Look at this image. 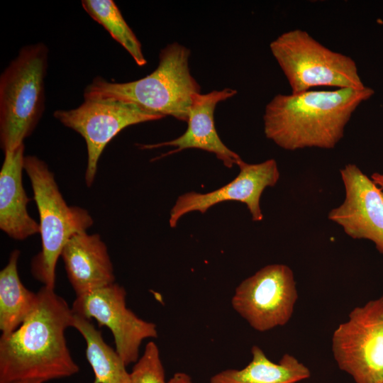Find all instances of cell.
Listing matches in <instances>:
<instances>
[{
  "mask_svg": "<svg viewBox=\"0 0 383 383\" xmlns=\"http://www.w3.org/2000/svg\"><path fill=\"white\" fill-rule=\"evenodd\" d=\"M32 313L13 333L0 338V383L68 377L79 367L68 349L65 331L73 311L55 289L43 286Z\"/></svg>",
  "mask_w": 383,
  "mask_h": 383,
  "instance_id": "1",
  "label": "cell"
},
{
  "mask_svg": "<svg viewBox=\"0 0 383 383\" xmlns=\"http://www.w3.org/2000/svg\"><path fill=\"white\" fill-rule=\"evenodd\" d=\"M374 94L368 87L278 94L265 109V135L286 150L332 149L357 108Z\"/></svg>",
  "mask_w": 383,
  "mask_h": 383,
  "instance_id": "2",
  "label": "cell"
},
{
  "mask_svg": "<svg viewBox=\"0 0 383 383\" xmlns=\"http://www.w3.org/2000/svg\"><path fill=\"white\" fill-rule=\"evenodd\" d=\"M190 54L187 47L171 43L161 49L158 66L151 74L121 83L96 77L85 88L84 98L127 101L149 112L187 122L192 96L201 89L189 70Z\"/></svg>",
  "mask_w": 383,
  "mask_h": 383,
  "instance_id": "3",
  "label": "cell"
},
{
  "mask_svg": "<svg viewBox=\"0 0 383 383\" xmlns=\"http://www.w3.org/2000/svg\"><path fill=\"white\" fill-rule=\"evenodd\" d=\"M48 48L43 43L23 47L0 76V143L4 152L23 143L45 110Z\"/></svg>",
  "mask_w": 383,
  "mask_h": 383,
  "instance_id": "4",
  "label": "cell"
},
{
  "mask_svg": "<svg viewBox=\"0 0 383 383\" xmlns=\"http://www.w3.org/2000/svg\"><path fill=\"white\" fill-rule=\"evenodd\" d=\"M26 170L40 216L42 249L31 262L33 277L55 289V269L63 248L74 235L86 231L94 221L87 210L70 206L61 194L54 174L36 156L24 158Z\"/></svg>",
  "mask_w": 383,
  "mask_h": 383,
  "instance_id": "5",
  "label": "cell"
},
{
  "mask_svg": "<svg viewBox=\"0 0 383 383\" xmlns=\"http://www.w3.org/2000/svg\"><path fill=\"white\" fill-rule=\"evenodd\" d=\"M270 51L286 77L292 94L316 87L362 89L355 62L349 56L324 46L308 32L294 29L270 44Z\"/></svg>",
  "mask_w": 383,
  "mask_h": 383,
  "instance_id": "6",
  "label": "cell"
},
{
  "mask_svg": "<svg viewBox=\"0 0 383 383\" xmlns=\"http://www.w3.org/2000/svg\"><path fill=\"white\" fill-rule=\"evenodd\" d=\"M331 349L339 369L355 383L383 382V299L355 307L333 333Z\"/></svg>",
  "mask_w": 383,
  "mask_h": 383,
  "instance_id": "7",
  "label": "cell"
},
{
  "mask_svg": "<svg viewBox=\"0 0 383 383\" xmlns=\"http://www.w3.org/2000/svg\"><path fill=\"white\" fill-rule=\"evenodd\" d=\"M297 299L292 270L284 264H272L243 280L231 303L252 328L265 332L290 321Z\"/></svg>",
  "mask_w": 383,
  "mask_h": 383,
  "instance_id": "8",
  "label": "cell"
},
{
  "mask_svg": "<svg viewBox=\"0 0 383 383\" xmlns=\"http://www.w3.org/2000/svg\"><path fill=\"white\" fill-rule=\"evenodd\" d=\"M53 116L65 126L79 133L86 142L85 181L88 187L94 181L103 150L117 134L129 126L164 118L135 104L104 98H85L78 107L56 110Z\"/></svg>",
  "mask_w": 383,
  "mask_h": 383,
  "instance_id": "9",
  "label": "cell"
},
{
  "mask_svg": "<svg viewBox=\"0 0 383 383\" xmlns=\"http://www.w3.org/2000/svg\"><path fill=\"white\" fill-rule=\"evenodd\" d=\"M126 292L120 284H111L76 296L72 310L74 313L106 326L114 338L116 351L126 365L139 359L143 341L157 337V326L139 318L128 309Z\"/></svg>",
  "mask_w": 383,
  "mask_h": 383,
  "instance_id": "10",
  "label": "cell"
},
{
  "mask_svg": "<svg viewBox=\"0 0 383 383\" xmlns=\"http://www.w3.org/2000/svg\"><path fill=\"white\" fill-rule=\"evenodd\" d=\"M237 165L240 169L238 176L219 189L205 194L189 192L179 196L170 211V226L176 227L178 221L189 212L204 213L211 206L228 201L245 204L252 221H262L260 198L265 188L274 187L279 179L277 163L274 159L255 164L241 160Z\"/></svg>",
  "mask_w": 383,
  "mask_h": 383,
  "instance_id": "11",
  "label": "cell"
},
{
  "mask_svg": "<svg viewBox=\"0 0 383 383\" xmlns=\"http://www.w3.org/2000/svg\"><path fill=\"white\" fill-rule=\"evenodd\" d=\"M345 199L331 209L329 220L353 239L372 241L383 255V190L355 164L340 170Z\"/></svg>",
  "mask_w": 383,
  "mask_h": 383,
  "instance_id": "12",
  "label": "cell"
},
{
  "mask_svg": "<svg viewBox=\"0 0 383 383\" xmlns=\"http://www.w3.org/2000/svg\"><path fill=\"white\" fill-rule=\"evenodd\" d=\"M237 94L232 88L213 90L209 93H196L192 96L188 113V126L179 137L157 144L140 145L141 149H153L164 146L176 148L163 156L189 148H197L213 153L228 168H232L242 160L221 140L216 129L214 111L218 103Z\"/></svg>",
  "mask_w": 383,
  "mask_h": 383,
  "instance_id": "13",
  "label": "cell"
},
{
  "mask_svg": "<svg viewBox=\"0 0 383 383\" xmlns=\"http://www.w3.org/2000/svg\"><path fill=\"white\" fill-rule=\"evenodd\" d=\"M60 256L76 296L115 282L107 247L99 234L83 231L74 235Z\"/></svg>",
  "mask_w": 383,
  "mask_h": 383,
  "instance_id": "14",
  "label": "cell"
},
{
  "mask_svg": "<svg viewBox=\"0 0 383 383\" xmlns=\"http://www.w3.org/2000/svg\"><path fill=\"white\" fill-rule=\"evenodd\" d=\"M24 144L4 152L0 172V228L9 237L21 240L40 232V224L28 213L30 201L22 182Z\"/></svg>",
  "mask_w": 383,
  "mask_h": 383,
  "instance_id": "15",
  "label": "cell"
},
{
  "mask_svg": "<svg viewBox=\"0 0 383 383\" xmlns=\"http://www.w3.org/2000/svg\"><path fill=\"white\" fill-rule=\"evenodd\" d=\"M250 362L241 369L223 370L210 378V383H298L311 377L308 367L286 353L278 362L269 359L258 346L251 349Z\"/></svg>",
  "mask_w": 383,
  "mask_h": 383,
  "instance_id": "16",
  "label": "cell"
},
{
  "mask_svg": "<svg viewBox=\"0 0 383 383\" xmlns=\"http://www.w3.org/2000/svg\"><path fill=\"white\" fill-rule=\"evenodd\" d=\"M20 251L10 254L8 263L0 272V331L1 335L15 331L34 310L38 293L28 289L18 273Z\"/></svg>",
  "mask_w": 383,
  "mask_h": 383,
  "instance_id": "17",
  "label": "cell"
},
{
  "mask_svg": "<svg viewBox=\"0 0 383 383\" xmlns=\"http://www.w3.org/2000/svg\"><path fill=\"white\" fill-rule=\"evenodd\" d=\"M71 327L78 331L86 342V357L94 374L92 383H131L127 365L104 341L101 332L91 320L73 313Z\"/></svg>",
  "mask_w": 383,
  "mask_h": 383,
  "instance_id": "18",
  "label": "cell"
},
{
  "mask_svg": "<svg viewBox=\"0 0 383 383\" xmlns=\"http://www.w3.org/2000/svg\"><path fill=\"white\" fill-rule=\"evenodd\" d=\"M82 6L93 20L101 25L127 50L138 66L147 64L140 42L113 1L83 0Z\"/></svg>",
  "mask_w": 383,
  "mask_h": 383,
  "instance_id": "19",
  "label": "cell"
},
{
  "mask_svg": "<svg viewBox=\"0 0 383 383\" xmlns=\"http://www.w3.org/2000/svg\"><path fill=\"white\" fill-rule=\"evenodd\" d=\"M130 375L131 383H169L165 379L159 348L154 341L146 344Z\"/></svg>",
  "mask_w": 383,
  "mask_h": 383,
  "instance_id": "20",
  "label": "cell"
},
{
  "mask_svg": "<svg viewBox=\"0 0 383 383\" xmlns=\"http://www.w3.org/2000/svg\"><path fill=\"white\" fill-rule=\"evenodd\" d=\"M169 383H194L191 377L185 372H177L168 380Z\"/></svg>",
  "mask_w": 383,
  "mask_h": 383,
  "instance_id": "21",
  "label": "cell"
},
{
  "mask_svg": "<svg viewBox=\"0 0 383 383\" xmlns=\"http://www.w3.org/2000/svg\"><path fill=\"white\" fill-rule=\"evenodd\" d=\"M372 180L383 190V174L374 172L371 175Z\"/></svg>",
  "mask_w": 383,
  "mask_h": 383,
  "instance_id": "22",
  "label": "cell"
},
{
  "mask_svg": "<svg viewBox=\"0 0 383 383\" xmlns=\"http://www.w3.org/2000/svg\"><path fill=\"white\" fill-rule=\"evenodd\" d=\"M44 382H45L44 381L41 379H26L12 381L7 383H44Z\"/></svg>",
  "mask_w": 383,
  "mask_h": 383,
  "instance_id": "23",
  "label": "cell"
},
{
  "mask_svg": "<svg viewBox=\"0 0 383 383\" xmlns=\"http://www.w3.org/2000/svg\"><path fill=\"white\" fill-rule=\"evenodd\" d=\"M382 299H383V296H382Z\"/></svg>",
  "mask_w": 383,
  "mask_h": 383,
  "instance_id": "24",
  "label": "cell"
},
{
  "mask_svg": "<svg viewBox=\"0 0 383 383\" xmlns=\"http://www.w3.org/2000/svg\"><path fill=\"white\" fill-rule=\"evenodd\" d=\"M383 383V382H382Z\"/></svg>",
  "mask_w": 383,
  "mask_h": 383,
  "instance_id": "25",
  "label": "cell"
}]
</instances>
